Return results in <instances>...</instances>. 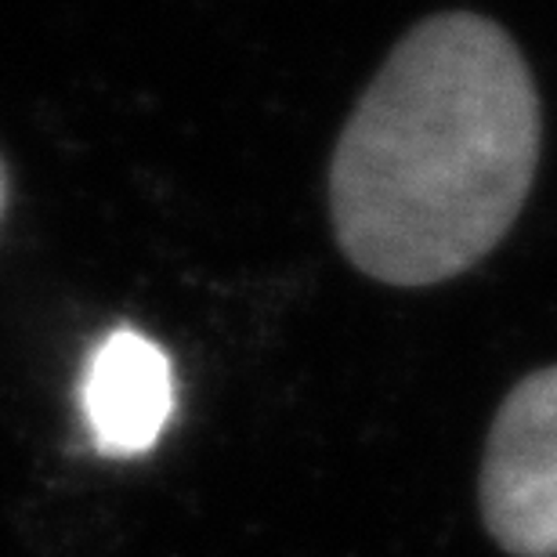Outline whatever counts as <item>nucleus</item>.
I'll return each instance as SVG.
<instances>
[{"instance_id":"3","label":"nucleus","mask_w":557,"mask_h":557,"mask_svg":"<svg viewBox=\"0 0 557 557\" xmlns=\"http://www.w3.org/2000/svg\"><path fill=\"white\" fill-rule=\"evenodd\" d=\"M174 413V373L163 348L120 326L98 344L84 376V417L98 453L135 456L163 434Z\"/></svg>"},{"instance_id":"1","label":"nucleus","mask_w":557,"mask_h":557,"mask_svg":"<svg viewBox=\"0 0 557 557\" xmlns=\"http://www.w3.org/2000/svg\"><path fill=\"white\" fill-rule=\"evenodd\" d=\"M543 113L504 26L423 18L387 54L330 160V218L355 269L434 286L493 253L536 182Z\"/></svg>"},{"instance_id":"2","label":"nucleus","mask_w":557,"mask_h":557,"mask_svg":"<svg viewBox=\"0 0 557 557\" xmlns=\"http://www.w3.org/2000/svg\"><path fill=\"white\" fill-rule=\"evenodd\" d=\"M478 499L499 550L557 557V366L521 376L496 409Z\"/></svg>"},{"instance_id":"4","label":"nucleus","mask_w":557,"mask_h":557,"mask_svg":"<svg viewBox=\"0 0 557 557\" xmlns=\"http://www.w3.org/2000/svg\"><path fill=\"white\" fill-rule=\"evenodd\" d=\"M8 199H11V177H8L4 160H0V221L8 214Z\"/></svg>"}]
</instances>
